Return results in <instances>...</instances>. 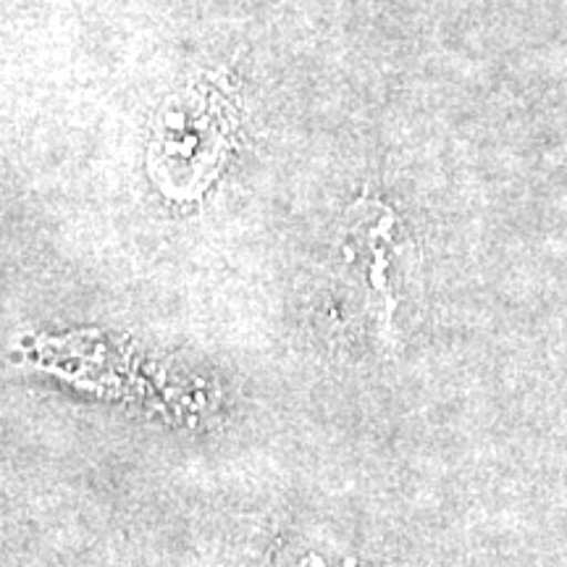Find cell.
I'll return each mask as SVG.
<instances>
[{
    "label": "cell",
    "mask_w": 567,
    "mask_h": 567,
    "mask_svg": "<svg viewBox=\"0 0 567 567\" xmlns=\"http://www.w3.org/2000/svg\"><path fill=\"white\" fill-rule=\"evenodd\" d=\"M189 113L187 109H176L172 116L163 122L161 137H155V151L153 161L161 163V168L166 163H179L182 168H187L184 184L187 182H203L208 168H216L218 158L224 155V137L226 126L221 118V109L218 101L203 103V116L200 126H189ZM176 166V174H179Z\"/></svg>",
    "instance_id": "1"
}]
</instances>
